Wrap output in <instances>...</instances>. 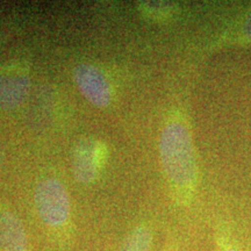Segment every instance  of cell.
<instances>
[{
    "label": "cell",
    "instance_id": "9c48e42d",
    "mask_svg": "<svg viewBox=\"0 0 251 251\" xmlns=\"http://www.w3.org/2000/svg\"><path fill=\"white\" fill-rule=\"evenodd\" d=\"M215 251H242L230 224L219 221L215 229Z\"/></svg>",
    "mask_w": 251,
    "mask_h": 251
},
{
    "label": "cell",
    "instance_id": "30bf717a",
    "mask_svg": "<svg viewBox=\"0 0 251 251\" xmlns=\"http://www.w3.org/2000/svg\"><path fill=\"white\" fill-rule=\"evenodd\" d=\"M147 8V13L153 19H165L171 18L176 13L177 7L174 4L169 2H147L144 9Z\"/></svg>",
    "mask_w": 251,
    "mask_h": 251
},
{
    "label": "cell",
    "instance_id": "52a82bcc",
    "mask_svg": "<svg viewBox=\"0 0 251 251\" xmlns=\"http://www.w3.org/2000/svg\"><path fill=\"white\" fill-rule=\"evenodd\" d=\"M0 250L29 251L26 229L9 209H0Z\"/></svg>",
    "mask_w": 251,
    "mask_h": 251
},
{
    "label": "cell",
    "instance_id": "3957f363",
    "mask_svg": "<svg viewBox=\"0 0 251 251\" xmlns=\"http://www.w3.org/2000/svg\"><path fill=\"white\" fill-rule=\"evenodd\" d=\"M209 47L212 49L251 48V2L229 7Z\"/></svg>",
    "mask_w": 251,
    "mask_h": 251
},
{
    "label": "cell",
    "instance_id": "6da1fadb",
    "mask_svg": "<svg viewBox=\"0 0 251 251\" xmlns=\"http://www.w3.org/2000/svg\"><path fill=\"white\" fill-rule=\"evenodd\" d=\"M159 157L175 201L179 206L191 205L200 175L192 128L183 109H174L163 127Z\"/></svg>",
    "mask_w": 251,
    "mask_h": 251
},
{
    "label": "cell",
    "instance_id": "5b68a950",
    "mask_svg": "<svg viewBox=\"0 0 251 251\" xmlns=\"http://www.w3.org/2000/svg\"><path fill=\"white\" fill-rule=\"evenodd\" d=\"M30 78L26 69L9 67L0 70V107L14 108L27 98Z\"/></svg>",
    "mask_w": 251,
    "mask_h": 251
},
{
    "label": "cell",
    "instance_id": "8fae6325",
    "mask_svg": "<svg viewBox=\"0 0 251 251\" xmlns=\"http://www.w3.org/2000/svg\"><path fill=\"white\" fill-rule=\"evenodd\" d=\"M163 251H179V249H178V246L176 243H170L164 248Z\"/></svg>",
    "mask_w": 251,
    "mask_h": 251
},
{
    "label": "cell",
    "instance_id": "7a4b0ae2",
    "mask_svg": "<svg viewBox=\"0 0 251 251\" xmlns=\"http://www.w3.org/2000/svg\"><path fill=\"white\" fill-rule=\"evenodd\" d=\"M34 202L40 219L50 228H62L70 218L68 192L64 185L55 178H48L37 185Z\"/></svg>",
    "mask_w": 251,
    "mask_h": 251
},
{
    "label": "cell",
    "instance_id": "8992f818",
    "mask_svg": "<svg viewBox=\"0 0 251 251\" xmlns=\"http://www.w3.org/2000/svg\"><path fill=\"white\" fill-rule=\"evenodd\" d=\"M100 148L91 137H84L75 147L72 156V171L79 183H91L99 171Z\"/></svg>",
    "mask_w": 251,
    "mask_h": 251
},
{
    "label": "cell",
    "instance_id": "277c9868",
    "mask_svg": "<svg viewBox=\"0 0 251 251\" xmlns=\"http://www.w3.org/2000/svg\"><path fill=\"white\" fill-rule=\"evenodd\" d=\"M74 78L81 94L92 105L105 107L111 101V85L97 67L85 63L77 65L74 70Z\"/></svg>",
    "mask_w": 251,
    "mask_h": 251
},
{
    "label": "cell",
    "instance_id": "ba28073f",
    "mask_svg": "<svg viewBox=\"0 0 251 251\" xmlns=\"http://www.w3.org/2000/svg\"><path fill=\"white\" fill-rule=\"evenodd\" d=\"M153 242L152 229L149 225L136 226L122 242L119 251H150Z\"/></svg>",
    "mask_w": 251,
    "mask_h": 251
}]
</instances>
